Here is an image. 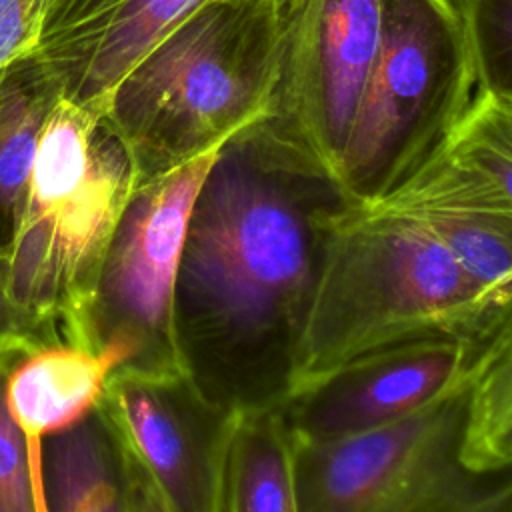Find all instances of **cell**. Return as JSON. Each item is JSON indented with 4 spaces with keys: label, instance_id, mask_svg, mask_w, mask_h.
<instances>
[{
    "label": "cell",
    "instance_id": "6da1fadb",
    "mask_svg": "<svg viewBox=\"0 0 512 512\" xmlns=\"http://www.w3.org/2000/svg\"><path fill=\"white\" fill-rule=\"evenodd\" d=\"M352 204L270 114L220 146L174 288L182 368L206 398L242 412L290 392L326 244Z\"/></svg>",
    "mask_w": 512,
    "mask_h": 512
},
{
    "label": "cell",
    "instance_id": "7a4b0ae2",
    "mask_svg": "<svg viewBox=\"0 0 512 512\" xmlns=\"http://www.w3.org/2000/svg\"><path fill=\"white\" fill-rule=\"evenodd\" d=\"M290 10L210 0L162 36L108 92L102 122L136 184L220 146L272 112Z\"/></svg>",
    "mask_w": 512,
    "mask_h": 512
},
{
    "label": "cell",
    "instance_id": "3957f363",
    "mask_svg": "<svg viewBox=\"0 0 512 512\" xmlns=\"http://www.w3.org/2000/svg\"><path fill=\"white\" fill-rule=\"evenodd\" d=\"M510 326V308L494 304L418 216L352 204L326 244L292 388L386 344L488 338Z\"/></svg>",
    "mask_w": 512,
    "mask_h": 512
},
{
    "label": "cell",
    "instance_id": "277c9868",
    "mask_svg": "<svg viewBox=\"0 0 512 512\" xmlns=\"http://www.w3.org/2000/svg\"><path fill=\"white\" fill-rule=\"evenodd\" d=\"M136 186L120 140L90 108L60 98L34 154L26 208L4 258L12 302L40 346H84L96 276Z\"/></svg>",
    "mask_w": 512,
    "mask_h": 512
},
{
    "label": "cell",
    "instance_id": "5b68a950",
    "mask_svg": "<svg viewBox=\"0 0 512 512\" xmlns=\"http://www.w3.org/2000/svg\"><path fill=\"white\" fill-rule=\"evenodd\" d=\"M470 52L446 0H382L380 42L336 170L344 194L374 206L404 186L464 116Z\"/></svg>",
    "mask_w": 512,
    "mask_h": 512
},
{
    "label": "cell",
    "instance_id": "8992f818",
    "mask_svg": "<svg viewBox=\"0 0 512 512\" xmlns=\"http://www.w3.org/2000/svg\"><path fill=\"white\" fill-rule=\"evenodd\" d=\"M470 382L370 430L292 436L296 510L512 512L510 468L474 470L460 456Z\"/></svg>",
    "mask_w": 512,
    "mask_h": 512
},
{
    "label": "cell",
    "instance_id": "52a82bcc",
    "mask_svg": "<svg viewBox=\"0 0 512 512\" xmlns=\"http://www.w3.org/2000/svg\"><path fill=\"white\" fill-rule=\"evenodd\" d=\"M216 152L132 188L106 246L84 320V346L116 368L184 370L174 288L192 204Z\"/></svg>",
    "mask_w": 512,
    "mask_h": 512
},
{
    "label": "cell",
    "instance_id": "ba28073f",
    "mask_svg": "<svg viewBox=\"0 0 512 512\" xmlns=\"http://www.w3.org/2000/svg\"><path fill=\"white\" fill-rule=\"evenodd\" d=\"M98 412L168 512H222L226 454L238 412L206 398L186 370L116 368Z\"/></svg>",
    "mask_w": 512,
    "mask_h": 512
},
{
    "label": "cell",
    "instance_id": "9c48e42d",
    "mask_svg": "<svg viewBox=\"0 0 512 512\" xmlns=\"http://www.w3.org/2000/svg\"><path fill=\"white\" fill-rule=\"evenodd\" d=\"M422 336L358 354L298 382L278 404L296 440L346 436L398 420L468 384L510 338Z\"/></svg>",
    "mask_w": 512,
    "mask_h": 512
},
{
    "label": "cell",
    "instance_id": "30bf717a",
    "mask_svg": "<svg viewBox=\"0 0 512 512\" xmlns=\"http://www.w3.org/2000/svg\"><path fill=\"white\" fill-rule=\"evenodd\" d=\"M382 0H300L288 18L270 118L336 178L372 68Z\"/></svg>",
    "mask_w": 512,
    "mask_h": 512
},
{
    "label": "cell",
    "instance_id": "8fae6325",
    "mask_svg": "<svg viewBox=\"0 0 512 512\" xmlns=\"http://www.w3.org/2000/svg\"><path fill=\"white\" fill-rule=\"evenodd\" d=\"M210 0H48L36 50L60 98L102 116L108 92L162 36ZM290 12L300 0H278Z\"/></svg>",
    "mask_w": 512,
    "mask_h": 512
},
{
    "label": "cell",
    "instance_id": "7c38bea8",
    "mask_svg": "<svg viewBox=\"0 0 512 512\" xmlns=\"http://www.w3.org/2000/svg\"><path fill=\"white\" fill-rule=\"evenodd\" d=\"M378 206L512 214V98L478 92L436 154Z\"/></svg>",
    "mask_w": 512,
    "mask_h": 512
},
{
    "label": "cell",
    "instance_id": "4fadbf2b",
    "mask_svg": "<svg viewBox=\"0 0 512 512\" xmlns=\"http://www.w3.org/2000/svg\"><path fill=\"white\" fill-rule=\"evenodd\" d=\"M116 362L72 344H48L18 356L6 374L8 412L24 436L32 474L42 480V440L92 414Z\"/></svg>",
    "mask_w": 512,
    "mask_h": 512
},
{
    "label": "cell",
    "instance_id": "5bb4252c",
    "mask_svg": "<svg viewBox=\"0 0 512 512\" xmlns=\"http://www.w3.org/2000/svg\"><path fill=\"white\" fill-rule=\"evenodd\" d=\"M58 100L36 54L0 70V260L20 226L38 138Z\"/></svg>",
    "mask_w": 512,
    "mask_h": 512
},
{
    "label": "cell",
    "instance_id": "9a60e30c",
    "mask_svg": "<svg viewBox=\"0 0 512 512\" xmlns=\"http://www.w3.org/2000/svg\"><path fill=\"white\" fill-rule=\"evenodd\" d=\"M48 512H126L120 446L98 408L42 440Z\"/></svg>",
    "mask_w": 512,
    "mask_h": 512
},
{
    "label": "cell",
    "instance_id": "2e32d148",
    "mask_svg": "<svg viewBox=\"0 0 512 512\" xmlns=\"http://www.w3.org/2000/svg\"><path fill=\"white\" fill-rule=\"evenodd\" d=\"M222 512H298L294 438L278 404L238 412L226 454Z\"/></svg>",
    "mask_w": 512,
    "mask_h": 512
},
{
    "label": "cell",
    "instance_id": "e0dca14e",
    "mask_svg": "<svg viewBox=\"0 0 512 512\" xmlns=\"http://www.w3.org/2000/svg\"><path fill=\"white\" fill-rule=\"evenodd\" d=\"M412 216L438 236L464 274L494 304L510 308L512 214L424 212Z\"/></svg>",
    "mask_w": 512,
    "mask_h": 512
},
{
    "label": "cell",
    "instance_id": "ac0fdd59",
    "mask_svg": "<svg viewBox=\"0 0 512 512\" xmlns=\"http://www.w3.org/2000/svg\"><path fill=\"white\" fill-rule=\"evenodd\" d=\"M460 456L474 470H508L512 464V340L480 368L468 388Z\"/></svg>",
    "mask_w": 512,
    "mask_h": 512
},
{
    "label": "cell",
    "instance_id": "d6986e66",
    "mask_svg": "<svg viewBox=\"0 0 512 512\" xmlns=\"http://www.w3.org/2000/svg\"><path fill=\"white\" fill-rule=\"evenodd\" d=\"M464 34L478 92L512 98V0H446Z\"/></svg>",
    "mask_w": 512,
    "mask_h": 512
},
{
    "label": "cell",
    "instance_id": "ffe728a7",
    "mask_svg": "<svg viewBox=\"0 0 512 512\" xmlns=\"http://www.w3.org/2000/svg\"><path fill=\"white\" fill-rule=\"evenodd\" d=\"M30 350L34 348L14 346L0 354V512H48L44 482L32 474L24 436L4 398L8 368Z\"/></svg>",
    "mask_w": 512,
    "mask_h": 512
},
{
    "label": "cell",
    "instance_id": "44dd1931",
    "mask_svg": "<svg viewBox=\"0 0 512 512\" xmlns=\"http://www.w3.org/2000/svg\"><path fill=\"white\" fill-rule=\"evenodd\" d=\"M46 10L48 0H0V70L36 54Z\"/></svg>",
    "mask_w": 512,
    "mask_h": 512
},
{
    "label": "cell",
    "instance_id": "7402d4cb",
    "mask_svg": "<svg viewBox=\"0 0 512 512\" xmlns=\"http://www.w3.org/2000/svg\"><path fill=\"white\" fill-rule=\"evenodd\" d=\"M120 452H122V468H124L126 512H168L158 492L154 490L150 478L146 476L142 466L136 462V458L122 446H120Z\"/></svg>",
    "mask_w": 512,
    "mask_h": 512
},
{
    "label": "cell",
    "instance_id": "603a6c76",
    "mask_svg": "<svg viewBox=\"0 0 512 512\" xmlns=\"http://www.w3.org/2000/svg\"><path fill=\"white\" fill-rule=\"evenodd\" d=\"M14 338H26L40 346V342L34 338V332L28 320L24 318V314L18 310V306L12 302L8 294L4 260H0V346Z\"/></svg>",
    "mask_w": 512,
    "mask_h": 512
}]
</instances>
